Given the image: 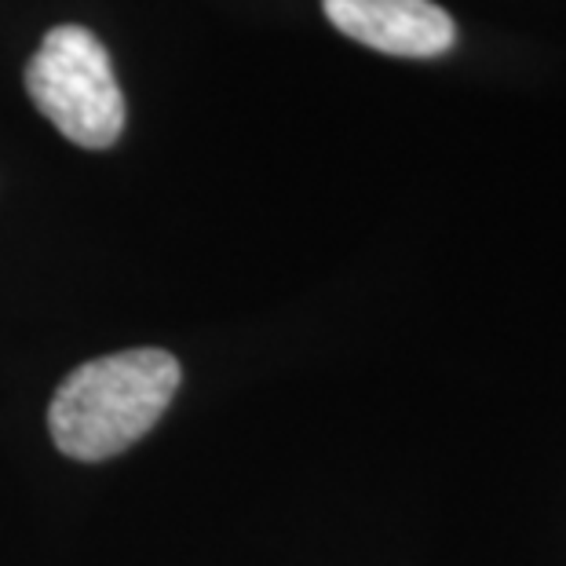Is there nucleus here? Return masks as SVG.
Wrapping results in <instances>:
<instances>
[{
	"label": "nucleus",
	"instance_id": "nucleus-1",
	"mask_svg": "<svg viewBox=\"0 0 566 566\" xmlns=\"http://www.w3.org/2000/svg\"><path fill=\"white\" fill-rule=\"evenodd\" d=\"M179 377L176 355L158 347L92 358L55 388L48 431L74 461H111L158 424Z\"/></svg>",
	"mask_w": 566,
	"mask_h": 566
},
{
	"label": "nucleus",
	"instance_id": "nucleus-2",
	"mask_svg": "<svg viewBox=\"0 0 566 566\" xmlns=\"http://www.w3.org/2000/svg\"><path fill=\"white\" fill-rule=\"evenodd\" d=\"M27 92L33 106L70 143L106 150L122 139L125 95L117 88L111 52L84 27H55L27 63Z\"/></svg>",
	"mask_w": 566,
	"mask_h": 566
},
{
	"label": "nucleus",
	"instance_id": "nucleus-3",
	"mask_svg": "<svg viewBox=\"0 0 566 566\" xmlns=\"http://www.w3.org/2000/svg\"><path fill=\"white\" fill-rule=\"evenodd\" d=\"M344 38L399 59H436L457 41L453 19L436 0H322Z\"/></svg>",
	"mask_w": 566,
	"mask_h": 566
}]
</instances>
